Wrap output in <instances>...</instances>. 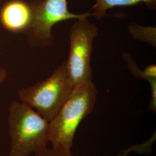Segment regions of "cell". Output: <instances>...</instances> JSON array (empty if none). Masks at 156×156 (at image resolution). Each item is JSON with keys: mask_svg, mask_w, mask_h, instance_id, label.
I'll list each match as a JSON object with an SVG mask.
<instances>
[{"mask_svg": "<svg viewBox=\"0 0 156 156\" xmlns=\"http://www.w3.org/2000/svg\"><path fill=\"white\" fill-rule=\"evenodd\" d=\"M97 94L93 82L74 86L56 117L49 123L52 150L59 153H71L78 126L93 111Z\"/></svg>", "mask_w": 156, "mask_h": 156, "instance_id": "cell-1", "label": "cell"}, {"mask_svg": "<svg viewBox=\"0 0 156 156\" xmlns=\"http://www.w3.org/2000/svg\"><path fill=\"white\" fill-rule=\"evenodd\" d=\"M8 124L11 147L6 156H28L47 149L49 123L31 108L20 101H12Z\"/></svg>", "mask_w": 156, "mask_h": 156, "instance_id": "cell-2", "label": "cell"}, {"mask_svg": "<svg viewBox=\"0 0 156 156\" xmlns=\"http://www.w3.org/2000/svg\"><path fill=\"white\" fill-rule=\"evenodd\" d=\"M73 87L65 62L46 79L18 90L17 95L21 102L33 109L49 123L60 111Z\"/></svg>", "mask_w": 156, "mask_h": 156, "instance_id": "cell-3", "label": "cell"}, {"mask_svg": "<svg viewBox=\"0 0 156 156\" xmlns=\"http://www.w3.org/2000/svg\"><path fill=\"white\" fill-rule=\"evenodd\" d=\"M29 5L31 20L24 33L31 47L44 48L51 45L54 40L52 28L56 24L92 16L90 12L80 14L71 12L68 9L67 0H36Z\"/></svg>", "mask_w": 156, "mask_h": 156, "instance_id": "cell-4", "label": "cell"}, {"mask_svg": "<svg viewBox=\"0 0 156 156\" xmlns=\"http://www.w3.org/2000/svg\"><path fill=\"white\" fill-rule=\"evenodd\" d=\"M98 28L88 18L76 20L69 31L70 49L66 61L67 73L74 86L93 82L91 67L93 43L98 36Z\"/></svg>", "mask_w": 156, "mask_h": 156, "instance_id": "cell-5", "label": "cell"}, {"mask_svg": "<svg viewBox=\"0 0 156 156\" xmlns=\"http://www.w3.org/2000/svg\"><path fill=\"white\" fill-rule=\"evenodd\" d=\"M31 20L30 5L20 0L6 3L0 12V22L2 26L12 33L25 32Z\"/></svg>", "mask_w": 156, "mask_h": 156, "instance_id": "cell-6", "label": "cell"}, {"mask_svg": "<svg viewBox=\"0 0 156 156\" xmlns=\"http://www.w3.org/2000/svg\"><path fill=\"white\" fill-rule=\"evenodd\" d=\"M94 4L90 12L92 16L101 19L108 15L109 9L118 6L134 5L140 3L144 4L148 8L156 10V0H94Z\"/></svg>", "mask_w": 156, "mask_h": 156, "instance_id": "cell-7", "label": "cell"}, {"mask_svg": "<svg viewBox=\"0 0 156 156\" xmlns=\"http://www.w3.org/2000/svg\"><path fill=\"white\" fill-rule=\"evenodd\" d=\"M128 31L134 39L145 42L156 49V27L131 23L128 25Z\"/></svg>", "mask_w": 156, "mask_h": 156, "instance_id": "cell-8", "label": "cell"}, {"mask_svg": "<svg viewBox=\"0 0 156 156\" xmlns=\"http://www.w3.org/2000/svg\"><path fill=\"white\" fill-rule=\"evenodd\" d=\"M156 140V131H154L151 135V138L144 143L131 146L129 147L124 149L116 156H127L131 153L149 154L152 151L153 145Z\"/></svg>", "mask_w": 156, "mask_h": 156, "instance_id": "cell-9", "label": "cell"}, {"mask_svg": "<svg viewBox=\"0 0 156 156\" xmlns=\"http://www.w3.org/2000/svg\"><path fill=\"white\" fill-rule=\"evenodd\" d=\"M151 87V100L149 103V109L153 113L156 112V78H152L147 81Z\"/></svg>", "mask_w": 156, "mask_h": 156, "instance_id": "cell-10", "label": "cell"}, {"mask_svg": "<svg viewBox=\"0 0 156 156\" xmlns=\"http://www.w3.org/2000/svg\"><path fill=\"white\" fill-rule=\"evenodd\" d=\"M44 154L45 156H76L73 155L71 152L68 153H59L48 148H47L44 151Z\"/></svg>", "mask_w": 156, "mask_h": 156, "instance_id": "cell-11", "label": "cell"}, {"mask_svg": "<svg viewBox=\"0 0 156 156\" xmlns=\"http://www.w3.org/2000/svg\"><path fill=\"white\" fill-rule=\"evenodd\" d=\"M8 76V72L5 68H0V86L4 83Z\"/></svg>", "mask_w": 156, "mask_h": 156, "instance_id": "cell-12", "label": "cell"}, {"mask_svg": "<svg viewBox=\"0 0 156 156\" xmlns=\"http://www.w3.org/2000/svg\"><path fill=\"white\" fill-rule=\"evenodd\" d=\"M34 156H45V154H44V151L42 152V153H37L35 154Z\"/></svg>", "mask_w": 156, "mask_h": 156, "instance_id": "cell-13", "label": "cell"}]
</instances>
